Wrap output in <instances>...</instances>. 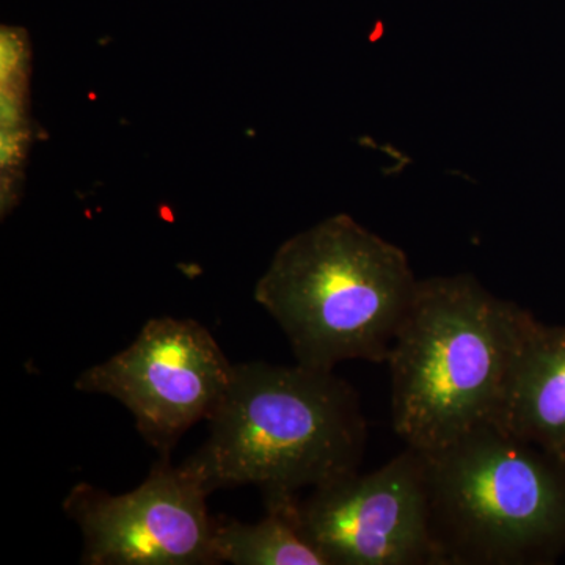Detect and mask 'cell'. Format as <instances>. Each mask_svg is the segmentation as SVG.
<instances>
[{
    "instance_id": "cell-1",
    "label": "cell",
    "mask_w": 565,
    "mask_h": 565,
    "mask_svg": "<svg viewBox=\"0 0 565 565\" xmlns=\"http://www.w3.org/2000/svg\"><path fill=\"white\" fill-rule=\"evenodd\" d=\"M210 437L185 462L207 493L255 486L263 497L299 493L359 471L367 427L360 396L333 371L297 363L234 364L210 419Z\"/></svg>"
},
{
    "instance_id": "cell-2",
    "label": "cell",
    "mask_w": 565,
    "mask_h": 565,
    "mask_svg": "<svg viewBox=\"0 0 565 565\" xmlns=\"http://www.w3.org/2000/svg\"><path fill=\"white\" fill-rule=\"evenodd\" d=\"M530 315L473 275L418 280L385 362L397 437L433 452L493 423Z\"/></svg>"
},
{
    "instance_id": "cell-3",
    "label": "cell",
    "mask_w": 565,
    "mask_h": 565,
    "mask_svg": "<svg viewBox=\"0 0 565 565\" xmlns=\"http://www.w3.org/2000/svg\"><path fill=\"white\" fill-rule=\"evenodd\" d=\"M416 286L397 245L340 214L280 245L255 300L281 327L297 363L333 371L348 360L386 362Z\"/></svg>"
},
{
    "instance_id": "cell-4",
    "label": "cell",
    "mask_w": 565,
    "mask_h": 565,
    "mask_svg": "<svg viewBox=\"0 0 565 565\" xmlns=\"http://www.w3.org/2000/svg\"><path fill=\"white\" fill-rule=\"evenodd\" d=\"M424 455L437 565H539L563 555L564 460L492 423Z\"/></svg>"
},
{
    "instance_id": "cell-5",
    "label": "cell",
    "mask_w": 565,
    "mask_h": 565,
    "mask_svg": "<svg viewBox=\"0 0 565 565\" xmlns=\"http://www.w3.org/2000/svg\"><path fill=\"white\" fill-rule=\"evenodd\" d=\"M233 370L202 323L156 318L125 351L85 370L74 386L125 405L147 444L170 457L182 435L203 419L210 422L232 384Z\"/></svg>"
},
{
    "instance_id": "cell-6",
    "label": "cell",
    "mask_w": 565,
    "mask_h": 565,
    "mask_svg": "<svg viewBox=\"0 0 565 565\" xmlns=\"http://www.w3.org/2000/svg\"><path fill=\"white\" fill-rule=\"evenodd\" d=\"M294 515L327 565H437L426 455L412 446L373 473L297 494Z\"/></svg>"
},
{
    "instance_id": "cell-7",
    "label": "cell",
    "mask_w": 565,
    "mask_h": 565,
    "mask_svg": "<svg viewBox=\"0 0 565 565\" xmlns=\"http://www.w3.org/2000/svg\"><path fill=\"white\" fill-rule=\"evenodd\" d=\"M210 497L184 465L161 457L132 492L111 494L74 486L63 511L81 527L87 565H217V516Z\"/></svg>"
},
{
    "instance_id": "cell-8",
    "label": "cell",
    "mask_w": 565,
    "mask_h": 565,
    "mask_svg": "<svg viewBox=\"0 0 565 565\" xmlns=\"http://www.w3.org/2000/svg\"><path fill=\"white\" fill-rule=\"evenodd\" d=\"M492 424L565 462V327L530 315Z\"/></svg>"
},
{
    "instance_id": "cell-9",
    "label": "cell",
    "mask_w": 565,
    "mask_h": 565,
    "mask_svg": "<svg viewBox=\"0 0 565 565\" xmlns=\"http://www.w3.org/2000/svg\"><path fill=\"white\" fill-rule=\"evenodd\" d=\"M296 497L297 493L264 498L266 516L258 523L217 516L214 545L221 564L327 565L297 526Z\"/></svg>"
}]
</instances>
